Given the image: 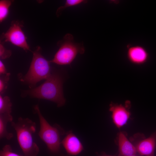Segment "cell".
Here are the masks:
<instances>
[{
    "instance_id": "cell-1",
    "label": "cell",
    "mask_w": 156,
    "mask_h": 156,
    "mask_svg": "<svg viewBox=\"0 0 156 156\" xmlns=\"http://www.w3.org/2000/svg\"><path fill=\"white\" fill-rule=\"evenodd\" d=\"M60 70H52L49 77L37 87L24 90L21 96L48 100L55 103L58 107L64 106L66 99L64 95L63 86L65 80L63 72Z\"/></svg>"
},
{
    "instance_id": "cell-2",
    "label": "cell",
    "mask_w": 156,
    "mask_h": 156,
    "mask_svg": "<svg viewBox=\"0 0 156 156\" xmlns=\"http://www.w3.org/2000/svg\"><path fill=\"white\" fill-rule=\"evenodd\" d=\"M11 125L15 131L17 140L24 156H38L39 148L34 142L33 135L36 130L35 122L28 118L19 117Z\"/></svg>"
},
{
    "instance_id": "cell-3",
    "label": "cell",
    "mask_w": 156,
    "mask_h": 156,
    "mask_svg": "<svg viewBox=\"0 0 156 156\" xmlns=\"http://www.w3.org/2000/svg\"><path fill=\"white\" fill-rule=\"evenodd\" d=\"M32 53L33 58L27 73L24 75H19L20 80L28 85L30 89L35 88L40 81L47 79L52 70L50 61L42 54V49L40 46H37Z\"/></svg>"
},
{
    "instance_id": "cell-4",
    "label": "cell",
    "mask_w": 156,
    "mask_h": 156,
    "mask_svg": "<svg viewBox=\"0 0 156 156\" xmlns=\"http://www.w3.org/2000/svg\"><path fill=\"white\" fill-rule=\"evenodd\" d=\"M34 109L39 121V136L50 152L55 153H58L61 144L60 137L63 134V131L59 126H52L49 123L42 114L38 104L34 106Z\"/></svg>"
},
{
    "instance_id": "cell-5",
    "label": "cell",
    "mask_w": 156,
    "mask_h": 156,
    "mask_svg": "<svg viewBox=\"0 0 156 156\" xmlns=\"http://www.w3.org/2000/svg\"><path fill=\"white\" fill-rule=\"evenodd\" d=\"M59 49L50 62L59 65L70 64L78 54H83L85 48L83 43L75 42L71 34H66L57 43Z\"/></svg>"
},
{
    "instance_id": "cell-6",
    "label": "cell",
    "mask_w": 156,
    "mask_h": 156,
    "mask_svg": "<svg viewBox=\"0 0 156 156\" xmlns=\"http://www.w3.org/2000/svg\"><path fill=\"white\" fill-rule=\"evenodd\" d=\"M23 27V22L17 20L12 21L10 28L6 32L2 34L1 37L4 39L5 42H10L26 52L31 51L26 37L22 30Z\"/></svg>"
},
{
    "instance_id": "cell-7",
    "label": "cell",
    "mask_w": 156,
    "mask_h": 156,
    "mask_svg": "<svg viewBox=\"0 0 156 156\" xmlns=\"http://www.w3.org/2000/svg\"><path fill=\"white\" fill-rule=\"evenodd\" d=\"M109 110L111 112L113 122L118 128L126 124L130 116L129 111L121 104L111 103Z\"/></svg>"
},
{
    "instance_id": "cell-8",
    "label": "cell",
    "mask_w": 156,
    "mask_h": 156,
    "mask_svg": "<svg viewBox=\"0 0 156 156\" xmlns=\"http://www.w3.org/2000/svg\"><path fill=\"white\" fill-rule=\"evenodd\" d=\"M67 153L71 155L79 154L83 150V146L78 138L73 133H68L61 141Z\"/></svg>"
},
{
    "instance_id": "cell-9",
    "label": "cell",
    "mask_w": 156,
    "mask_h": 156,
    "mask_svg": "<svg viewBox=\"0 0 156 156\" xmlns=\"http://www.w3.org/2000/svg\"><path fill=\"white\" fill-rule=\"evenodd\" d=\"M129 61L132 63L140 65L145 63L148 58V53L145 49L140 45L130 47L127 53Z\"/></svg>"
},
{
    "instance_id": "cell-10",
    "label": "cell",
    "mask_w": 156,
    "mask_h": 156,
    "mask_svg": "<svg viewBox=\"0 0 156 156\" xmlns=\"http://www.w3.org/2000/svg\"><path fill=\"white\" fill-rule=\"evenodd\" d=\"M156 146V132L149 137L140 141L135 146L137 153L142 156H154Z\"/></svg>"
},
{
    "instance_id": "cell-11",
    "label": "cell",
    "mask_w": 156,
    "mask_h": 156,
    "mask_svg": "<svg viewBox=\"0 0 156 156\" xmlns=\"http://www.w3.org/2000/svg\"><path fill=\"white\" fill-rule=\"evenodd\" d=\"M118 138L119 151L118 156L137 154L135 146L129 141L123 133H119Z\"/></svg>"
},
{
    "instance_id": "cell-12",
    "label": "cell",
    "mask_w": 156,
    "mask_h": 156,
    "mask_svg": "<svg viewBox=\"0 0 156 156\" xmlns=\"http://www.w3.org/2000/svg\"><path fill=\"white\" fill-rule=\"evenodd\" d=\"M13 118L11 114H0V138L9 140L13 137L12 133L9 132L7 128L9 122L13 121Z\"/></svg>"
},
{
    "instance_id": "cell-13",
    "label": "cell",
    "mask_w": 156,
    "mask_h": 156,
    "mask_svg": "<svg viewBox=\"0 0 156 156\" xmlns=\"http://www.w3.org/2000/svg\"><path fill=\"white\" fill-rule=\"evenodd\" d=\"M12 104L9 96L0 95V114H11Z\"/></svg>"
},
{
    "instance_id": "cell-14",
    "label": "cell",
    "mask_w": 156,
    "mask_h": 156,
    "mask_svg": "<svg viewBox=\"0 0 156 156\" xmlns=\"http://www.w3.org/2000/svg\"><path fill=\"white\" fill-rule=\"evenodd\" d=\"M13 1V0L0 1V23H1L7 17L9 13V8Z\"/></svg>"
},
{
    "instance_id": "cell-15",
    "label": "cell",
    "mask_w": 156,
    "mask_h": 156,
    "mask_svg": "<svg viewBox=\"0 0 156 156\" xmlns=\"http://www.w3.org/2000/svg\"><path fill=\"white\" fill-rule=\"evenodd\" d=\"M87 2V1L85 0H66L64 5L61 6L57 8L56 15L57 17H59L61 15L63 11L67 8L75 6Z\"/></svg>"
},
{
    "instance_id": "cell-16",
    "label": "cell",
    "mask_w": 156,
    "mask_h": 156,
    "mask_svg": "<svg viewBox=\"0 0 156 156\" xmlns=\"http://www.w3.org/2000/svg\"><path fill=\"white\" fill-rule=\"evenodd\" d=\"M10 73L1 75L0 78V92L1 94L4 93L7 89L9 80Z\"/></svg>"
},
{
    "instance_id": "cell-17",
    "label": "cell",
    "mask_w": 156,
    "mask_h": 156,
    "mask_svg": "<svg viewBox=\"0 0 156 156\" xmlns=\"http://www.w3.org/2000/svg\"><path fill=\"white\" fill-rule=\"evenodd\" d=\"M0 156H24L14 152L11 146L9 144L5 145L0 151Z\"/></svg>"
},
{
    "instance_id": "cell-18",
    "label": "cell",
    "mask_w": 156,
    "mask_h": 156,
    "mask_svg": "<svg viewBox=\"0 0 156 156\" xmlns=\"http://www.w3.org/2000/svg\"><path fill=\"white\" fill-rule=\"evenodd\" d=\"M12 52L10 50L6 49L2 42L0 44V57L1 59H5L9 57L11 55Z\"/></svg>"
},
{
    "instance_id": "cell-19",
    "label": "cell",
    "mask_w": 156,
    "mask_h": 156,
    "mask_svg": "<svg viewBox=\"0 0 156 156\" xmlns=\"http://www.w3.org/2000/svg\"><path fill=\"white\" fill-rule=\"evenodd\" d=\"M7 73L5 66L1 60L0 61V75L6 74Z\"/></svg>"
},
{
    "instance_id": "cell-20",
    "label": "cell",
    "mask_w": 156,
    "mask_h": 156,
    "mask_svg": "<svg viewBox=\"0 0 156 156\" xmlns=\"http://www.w3.org/2000/svg\"><path fill=\"white\" fill-rule=\"evenodd\" d=\"M125 156H138L137 154L128 155Z\"/></svg>"
},
{
    "instance_id": "cell-21",
    "label": "cell",
    "mask_w": 156,
    "mask_h": 156,
    "mask_svg": "<svg viewBox=\"0 0 156 156\" xmlns=\"http://www.w3.org/2000/svg\"><path fill=\"white\" fill-rule=\"evenodd\" d=\"M100 156H113V155H103Z\"/></svg>"
}]
</instances>
